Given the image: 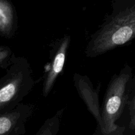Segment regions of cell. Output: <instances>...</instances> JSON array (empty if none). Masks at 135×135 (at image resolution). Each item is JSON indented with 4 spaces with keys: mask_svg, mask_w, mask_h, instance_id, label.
Here are the masks:
<instances>
[{
    "mask_svg": "<svg viewBox=\"0 0 135 135\" xmlns=\"http://www.w3.org/2000/svg\"><path fill=\"white\" fill-rule=\"evenodd\" d=\"M18 29V19L15 8L6 0H0V36L12 38Z\"/></svg>",
    "mask_w": 135,
    "mask_h": 135,
    "instance_id": "52a82bcc",
    "label": "cell"
},
{
    "mask_svg": "<svg viewBox=\"0 0 135 135\" xmlns=\"http://www.w3.org/2000/svg\"><path fill=\"white\" fill-rule=\"evenodd\" d=\"M35 111V106L20 103L12 110L0 114V135H23L26 124Z\"/></svg>",
    "mask_w": 135,
    "mask_h": 135,
    "instance_id": "5b68a950",
    "label": "cell"
},
{
    "mask_svg": "<svg viewBox=\"0 0 135 135\" xmlns=\"http://www.w3.org/2000/svg\"><path fill=\"white\" fill-rule=\"evenodd\" d=\"M131 122L129 124L130 128L132 130L135 129V112L131 116Z\"/></svg>",
    "mask_w": 135,
    "mask_h": 135,
    "instance_id": "8fae6325",
    "label": "cell"
},
{
    "mask_svg": "<svg viewBox=\"0 0 135 135\" xmlns=\"http://www.w3.org/2000/svg\"><path fill=\"white\" fill-rule=\"evenodd\" d=\"M14 56L15 54L11 48L6 45H0V68L7 69L11 64Z\"/></svg>",
    "mask_w": 135,
    "mask_h": 135,
    "instance_id": "9c48e42d",
    "label": "cell"
},
{
    "mask_svg": "<svg viewBox=\"0 0 135 135\" xmlns=\"http://www.w3.org/2000/svg\"><path fill=\"white\" fill-rule=\"evenodd\" d=\"M64 109L59 110L55 115L46 119L34 135H57L60 127Z\"/></svg>",
    "mask_w": 135,
    "mask_h": 135,
    "instance_id": "ba28073f",
    "label": "cell"
},
{
    "mask_svg": "<svg viewBox=\"0 0 135 135\" xmlns=\"http://www.w3.org/2000/svg\"><path fill=\"white\" fill-rule=\"evenodd\" d=\"M70 40V36L65 35L56 41L50 50L49 68L46 72L42 85V95L44 97L49 95L54 87L56 80L63 71Z\"/></svg>",
    "mask_w": 135,
    "mask_h": 135,
    "instance_id": "277c9868",
    "label": "cell"
},
{
    "mask_svg": "<svg viewBox=\"0 0 135 135\" xmlns=\"http://www.w3.org/2000/svg\"><path fill=\"white\" fill-rule=\"evenodd\" d=\"M128 109H129L130 115H131L135 112V95L132 99V101L129 103V105H128Z\"/></svg>",
    "mask_w": 135,
    "mask_h": 135,
    "instance_id": "30bf717a",
    "label": "cell"
},
{
    "mask_svg": "<svg viewBox=\"0 0 135 135\" xmlns=\"http://www.w3.org/2000/svg\"><path fill=\"white\" fill-rule=\"evenodd\" d=\"M74 86L84 102L88 110L94 117L101 131L103 128L101 119V108L99 106L100 84L96 88L93 87L90 79L87 76L75 73L73 77Z\"/></svg>",
    "mask_w": 135,
    "mask_h": 135,
    "instance_id": "8992f818",
    "label": "cell"
},
{
    "mask_svg": "<svg viewBox=\"0 0 135 135\" xmlns=\"http://www.w3.org/2000/svg\"><path fill=\"white\" fill-rule=\"evenodd\" d=\"M35 84L28 60L15 56L6 74L0 79V114L21 103Z\"/></svg>",
    "mask_w": 135,
    "mask_h": 135,
    "instance_id": "7a4b0ae2",
    "label": "cell"
},
{
    "mask_svg": "<svg viewBox=\"0 0 135 135\" xmlns=\"http://www.w3.org/2000/svg\"><path fill=\"white\" fill-rule=\"evenodd\" d=\"M131 69L126 66L118 74H114L109 83L101 109L103 135H123L124 127L116 122L121 115L127 100V85L131 78Z\"/></svg>",
    "mask_w": 135,
    "mask_h": 135,
    "instance_id": "3957f363",
    "label": "cell"
},
{
    "mask_svg": "<svg viewBox=\"0 0 135 135\" xmlns=\"http://www.w3.org/2000/svg\"><path fill=\"white\" fill-rule=\"evenodd\" d=\"M135 38V4H114L113 11L91 35L85 55L94 58L127 43Z\"/></svg>",
    "mask_w": 135,
    "mask_h": 135,
    "instance_id": "6da1fadb",
    "label": "cell"
}]
</instances>
